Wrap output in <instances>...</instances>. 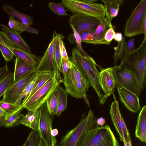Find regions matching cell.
Masks as SVG:
<instances>
[{"label": "cell", "mask_w": 146, "mask_h": 146, "mask_svg": "<svg viewBox=\"0 0 146 146\" xmlns=\"http://www.w3.org/2000/svg\"><path fill=\"white\" fill-rule=\"evenodd\" d=\"M7 64L0 68V81L9 72Z\"/></svg>", "instance_id": "44"}, {"label": "cell", "mask_w": 146, "mask_h": 146, "mask_svg": "<svg viewBox=\"0 0 146 146\" xmlns=\"http://www.w3.org/2000/svg\"><path fill=\"white\" fill-rule=\"evenodd\" d=\"M38 146H48L44 140L40 137V141Z\"/></svg>", "instance_id": "49"}, {"label": "cell", "mask_w": 146, "mask_h": 146, "mask_svg": "<svg viewBox=\"0 0 146 146\" xmlns=\"http://www.w3.org/2000/svg\"><path fill=\"white\" fill-rule=\"evenodd\" d=\"M54 74V72L44 73L38 77L35 82L34 88L31 93L28 96L24 98L21 103L22 106L36 92L52 78Z\"/></svg>", "instance_id": "26"}, {"label": "cell", "mask_w": 146, "mask_h": 146, "mask_svg": "<svg viewBox=\"0 0 146 146\" xmlns=\"http://www.w3.org/2000/svg\"><path fill=\"white\" fill-rule=\"evenodd\" d=\"M116 88L120 101L127 110L134 113L140 111L141 108L137 94L118 85Z\"/></svg>", "instance_id": "16"}, {"label": "cell", "mask_w": 146, "mask_h": 146, "mask_svg": "<svg viewBox=\"0 0 146 146\" xmlns=\"http://www.w3.org/2000/svg\"><path fill=\"white\" fill-rule=\"evenodd\" d=\"M104 3L105 10V19L111 27H112L111 21L118 14L120 5L123 2V0H102Z\"/></svg>", "instance_id": "20"}, {"label": "cell", "mask_w": 146, "mask_h": 146, "mask_svg": "<svg viewBox=\"0 0 146 146\" xmlns=\"http://www.w3.org/2000/svg\"><path fill=\"white\" fill-rule=\"evenodd\" d=\"M48 5L50 9L57 14L61 15H68L65 9V6L62 2L55 3L49 2Z\"/></svg>", "instance_id": "37"}, {"label": "cell", "mask_w": 146, "mask_h": 146, "mask_svg": "<svg viewBox=\"0 0 146 146\" xmlns=\"http://www.w3.org/2000/svg\"><path fill=\"white\" fill-rule=\"evenodd\" d=\"M3 7L5 12L13 19L23 23L28 26L33 23V18L27 15L20 12L7 4L3 5Z\"/></svg>", "instance_id": "24"}, {"label": "cell", "mask_w": 146, "mask_h": 146, "mask_svg": "<svg viewBox=\"0 0 146 146\" xmlns=\"http://www.w3.org/2000/svg\"><path fill=\"white\" fill-rule=\"evenodd\" d=\"M14 83L13 73L9 72L0 81V97Z\"/></svg>", "instance_id": "32"}, {"label": "cell", "mask_w": 146, "mask_h": 146, "mask_svg": "<svg viewBox=\"0 0 146 146\" xmlns=\"http://www.w3.org/2000/svg\"><path fill=\"white\" fill-rule=\"evenodd\" d=\"M110 27H112L110 26L105 18L103 20L101 21L95 32L93 33V40L88 42L87 43L94 44H110V43L105 40L104 36L106 31Z\"/></svg>", "instance_id": "23"}, {"label": "cell", "mask_w": 146, "mask_h": 146, "mask_svg": "<svg viewBox=\"0 0 146 146\" xmlns=\"http://www.w3.org/2000/svg\"><path fill=\"white\" fill-rule=\"evenodd\" d=\"M40 137L38 130H32L25 142L26 146H38Z\"/></svg>", "instance_id": "36"}, {"label": "cell", "mask_w": 146, "mask_h": 146, "mask_svg": "<svg viewBox=\"0 0 146 146\" xmlns=\"http://www.w3.org/2000/svg\"><path fill=\"white\" fill-rule=\"evenodd\" d=\"M79 33L84 32L94 33L101 23L98 19L90 16L82 14H74L68 20Z\"/></svg>", "instance_id": "10"}, {"label": "cell", "mask_w": 146, "mask_h": 146, "mask_svg": "<svg viewBox=\"0 0 146 146\" xmlns=\"http://www.w3.org/2000/svg\"><path fill=\"white\" fill-rule=\"evenodd\" d=\"M146 19V0H142L133 11L127 21L124 30L125 36L130 37L140 34L141 27Z\"/></svg>", "instance_id": "7"}, {"label": "cell", "mask_w": 146, "mask_h": 146, "mask_svg": "<svg viewBox=\"0 0 146 146\" xmlns=\"http://www.w3.org/2000/svg\"><path fill=\"white\" fill-rule=\"evenodd\" d=\"M58 34L56 31L53 33L50 42L36 68V72H54V56Z\"/></svg>", "instance_id": "13"}, {"label": "cell", "mask_w": 146, "mask_h": 146, "mask_svg": "<svg viewBox=\"0 0 146 146\" xmlns=\"http://www.w3.org/2000/svg\"><path fill=\"white\" fill-rule=\"evenodd\" d=\"M120 66L131 71L136 78L139 96L146 85V38L137 49L121 60Z\"/></svg>", "instance_id": "1"}, {"label": "cell", "mask_w": 146, "mask_h": 146, "mask_svg": "<svg viewBox=\"0 0 146 146\" xmlns=\"http://www.w3.org/2000/svg\"><path fill=\"white\" fill-rule=\"evenodd\" d=\"M63 80H58L54 73L52 78L36 92L22 106V108L28 111L38 109L44 103L47 98Z\"/></svg>", "instance_id": "6"}, {"label": "cell", "mask_w": 146, "mask_h": 146, "mask_svg": "<svg viewBox=\"0 0 146 146\" xmlns=\"http://www.w3.org/2000/svg\"><path fill=\"white\" fill-rule=\"evenodd\" d=\"M39 112L38 109L28 111L23 115L20 122V124L29 127L33 130H39Z\"/></svg>", "instance_id": "25"}, {"label": "cell", "mask_w": 146, "mask_h": 146, "mask_svg": "<svg viewBox=\"0 0 146 146\" xmlns=\"http://www.w3.org/2000/svg\"><path fill=\"white\" fill-rule=\"evenodd\" d=\"M58 91L56 88L49 96L46 102L48 111L52 116L56 115L58 105Z\"/></svg>", "instance_id": "30"}, {"label": "cell", "mask_w": 146, "mask_h": 146, "mask_svg": "<svg viewBox=\"0 0 146 146\" xmlns=\"http://www.w3.org/2000/svg\"><path fill=\"white\" fill-rule=\"evenodd\" d=\"M113 67L103 69L99 72V84L106 98L114 94L116 85L113 74Z\"/></svg>", "instance_id": "15"}, {"label": "cell", "mask_w": 146, "mask_h": 146, "mask_svg": "<svg viewBox=\"0 0 146 146\" xmlns=\"http://www.w3.org/2000/svg\"><path fill=\"white\" fill-rule=\"evenodd\" d=\"M39 122L38 131L42 138L48 146H55L57 140L56 137L51 134L52 123V117L49 113L46 103L39 109Z\"/></svg>", "instance_id": "8"}, {"label": "cell", "mask_w": 146, "mask_h": 146, "mask_svg": "<svg viewBox=\"0 0 146 146\" xmlns=\"http://www.w3.org/2000/svg\"><path fill=\"white\" fill-rule=\"evenodd\" d=\"M58 130L56 129H52L51 131V135L53 137H56V136L58 134Z\"/></svg>", "instance_id": "50"}, {"label": "cell", "mask_w": 146, "mask_h": 146, "mask_svg": "<svg viewBox=\"0 0 146 146\" xmlns=\"http://www.w3.org/2000/svg\"><path fill=\"white\" fill-rule=\"evenodd\" d=\"M123 143L125 146H132L131 138L127 142H124Z\"/></svg>", "instance_id": "51"}, {"label": "cell", "mask_w": 146, "mask_h": 146, "mask_svg": "<svg viewBox=\"0 0 146 146\" xmlns=\"http://www.w3.org/2000/svg\"><path fill=\"white\" fill-rule=\"evenodd\" d=\"M36 67L31 65L22 59L16 57L14 74V83L23 78Z\"/></svg>", "instance_id": "21"}, {"label": "cell", "mask_w": 146, "mask_h": 146, "mask_svg": "<svg viewBox=\"0 0 146 146\" xmlns=\"http://www.w3.org/2000/svg\"><path fill=\"white\" fill-rule=\"evenodd\" d=\"M70 26L73 31L72 34L74 38V44H76V46L78 50L82 53V54L84 56L88 57H90L88 54L84 50L82 46V40L79 34L76 30L74 27L72 25H70Z\"/></svg>", "instance_id": "38"}, {"label": "cell", "mask_w": 146, "mask_h": 146, "mask_svg": "<svg viewBox=\"0 0 146 146\" xmlns=\"http://www.w3.org/2000/svg\"><path fill=\"white\" fill-rule=\"evenodd\" d=\"M36 72L33 71L17 82L13 83L3 95L2 100L13 104H15L21 94L29 84L34 77Z\"/></svg>", "instance_id": "12"}, {"label": "cell", "mask_w": 146, "mask_h": 146, "mask_svg": "<svg viewBox=\"0 0 146 146\" xmlns=\"http://www.w3.org/2000/svg\"><path fill=\"white\" fill-rule=\"evenodd\" d=\"M135 39L132 38L125 42V47L128 54L131 53L135 50L134 46Z\"/></svg>", "instance_id": "42"}, {"label": "cell", "mask_w": 146, "mask_h": 146, "mask_svg": "<svg viewBox=\"0 0 146 146\" xmlns=\"http://www.w3.org/2000/svg\"><path fill=\"white\" fill-rule=\"evenodd\" d=\"M22 110L10 115L6 119L4 125L6 127H10L20 124V121L24 115L21 113Z\"/></svg>", "instance_id": "34"}, {"label": "cell", "mask_w": 146, "mask_h": 146, "mask_svg": "<svg viewBox=\"0 0 146 146\" xmlns=\"http://www.w3.org/2000/svg\"><path fill=\"white\" fill-rule=\"evenodd\" d=\"M6 119L5 117L0 115V127L4 125Z\"/></svg>", "instance_id": "48"}, {"label": "cell", "mask_w": 146, "mask_h": 146, "mask_svg": "<svg viewBox=\"0 0 146 146\" xmlns=\"http://www.w3.org/2000/svg\"><path fill=\"white\" fill-rule=\"evenodd\" d=\"M22 146H26V142H25L24 144H23V145Z\"/></svg>", "instance_id": "53"}, {"label": "cell", "mask_w": 146, "mask_h": 146, "mask_svg": "<svg viewBox=\"0 0 146 146\" xmlns=\"http://www.w3.org/2000/svg\"><path fill=\"white\" fill-rule=\"evenodd\" d=\"M58 34L56 38V44L54 56V70L57 79L58 80H63L61 77L60 73L62 69V58L60 54L59 45V36Z\"/></svg>", "instance_id": "27"}, {"label": "cell", "mask_w": 146, "mask_h": 146, "mask_svg": "<svg viewBox=\"0 0 146 146\" xmlns=\"http://www.w3.org/2000/svg\"><path fill=\"white\" fill-rule=\"evenodd\" d=\"M94 0H62L65 7L74 14H82L96 17L100 21L105 17L104 5Z\"/></svg>", "instance_id": "4"}, {"label": "cell", "mask_w": 146, "mask_h": 146, "mask_svg": "<svg viewBox=\"0 0 146 146\" xmlns=\"http://www.w3.org/2000/svg\"><path fill=\"white\" fill-rule=\"evenodd\" d=\"M0 106L6 112L9 113H13L21 110H23L21 103L19 104H13L0 101Z\"/></svg>", "instance_id": "35"}, {"label": "cell", "mask_w": 146, "mask_h": 146, "mask_svg": "<svg viewBox=\"0 0 146 146\" xmlns=\"http://www.w3.org/2000/svg\"><path fill=\"white\" fill-rule=\"evenodd\" d=\"M9 28L21 34L23 31L37 34L38 32L36 29L30 26H27L22 23L17 21L10 17L8 22Z\"/></svg>", "instance_id": "28"}, {"label": "cell", "mask_w": 146, "mask_h": 146, "mask_svg": "<svg viewBox=\"0 0 146 146\" xmlns=\"http://www.w3.org/2000/svg\"><path fill=\"white\" fill-rule=\"evenodd\" d=\"M71 69L74 77L76 89L81 98L83 99L90 107L89 101L87 98V92L91 86L79 69L72 62Z\"/></svg>", "instance_id": "18"}, {"label": "cell", "mask_w": 146, "mask_h": 146, "mask_svg": "<svg viewBox=\"0 0 146 146\" xmlns=\"http://www.w3.org/2000/svg\"><path fill=\"white\" fill-rule=\"evenodd\" d=\"M63 36L60 34L59 36V45L60 51L63 59L69 60L63 40Z\"/></svg>", "instance_id": "40"}, {"label": "cell", "mask_w": 146, "mask_h": 146, "mask_svg": "<svg viewBox=\"0 0 146 146\" xmlns=\"http://www.w3.org/2000/svg\"><path fill=\"white\" fill-rule=\"evenodd\" d=\"M58 91V105L56 115L59 116L67 107L68 93L62 86H58L57 87Z\"/></svg>", "instance_id": "29"}, {"label": "cell", "mask_w": 146, "mask_h": 146, "mask_svg": "<svg viewBox=\"0 0 146 146\" xmlns=\"http://www.w3.org/2000/svg\"><path fill=\"white\" fill-rule=\"evenodd\" d=\"M136 137L142 142H146V106L141 110L138 115L135 133Z\"/></svg>", "instance_id": "22"}, {"label": "cell", "mask_w": 146, "mask_h": 146, "mask_svg": "<svg viewBox=\"0 0 146 146\" xmlns=\"http://www.w3.org/2000/svg\"><path fill=\"white\" fill-rule=\"evenodd\" d=\"M122 35L120 33H115L113 39L116 41L119 42L122 39Z\"/></svg>", "instance_id": "45"}, {"label": "cell", "mask_w": 146, "mask_h": 146, "mask_svg": "<svg viewBox=\"0 0 146 146\" xmlns=\"http://www.w3.org/2000/svg\"><path fill=\"white\" fill-rule=\"evenodd\" d=\"M13 114V113H9L6 112L0 106V115L5 116L6 118V119Z\"/></svg>", "instance_id": "47"}, {"label": "cell", "mask_w": 146, "mask_h": 146, "mask_svg": "<svg viewBox=\"0 0 146 146\" xmlns=\"http://www.w3.org/2000/svg\"><path fill=\"white\" fill-rule=\"evenodd\" d=\"M0 43L2 44H4V43L2 41V40L1 38H0Z\"/></svg>", "instance_id": "52"}, {"label": "cell", "mask_w": 146, "mask_h": 146, "mask_svg": "<svg viewBox=\"0 0 146 146\" xmlns=\"http://www.w3.org/2000/svg\"><path fill=\"white\" fill-rule=\"evenodd\" d=\"M1 29L10 40L20 48L31 52L28 44L21 37L20 34L3 24H1Z\"/></svg>", "instance_id": "19"}, {"label": "cell", "mask_w": 146, "mask_h": 146, "mask_svg": "<svg viewBox=\"0 0 146 146\" xmlns=\"http://www.w3.org/2000/svg\"><path fill=\"white\" fill-rule=\"evenodd\" d=\"M81 38L82 42L87 43L93 39V33L84 32L79 34Z\"/></svg>", "instance_id": "43"}, {"label": "cell", "mask_w": 146, "mask_h": 146, "mask_svg": "<svg viewBox=\"0 0 146 146\" xmlns=\"http://www.w3.org/2000/svg\"><path fill=\"white\" fill-rule=\"evenodd\" d=\"M96 122L98 125L102 127L105 124V119L103 117H100L97 119Z\"/></svg>", "instance_id": "46"}, {"label": "cell", "mask_w": 146, "mask_h": 146, "mask_svg": "<svg viewBox=\"0 0 146 146\" xmlns=\"http://www.w3.org/2000/svg\"><path fill=\"white\" fill-rule=\"evenodd\" d=\"M115 32L113 27H110L106 31L104 36V39L107 42L110 43L113 39Z\"/></svg>", "instance_id": "41"}, {"label": "cell", "mask_w": 146, "mask_h": 146, "mask_svg": "<svg viewBox=\"0 0 146 146\" xmlns=\"http://www.w3.org/2000/svg\"><path fill=\"white\" fill-rule=\"evenodd\" d=\"M44 73L36 72L33 79L27 86L23 92L15 103V104H19L23 99L28 96L31 92L34 86L35 82L38 77Z\"/></svg>", "instance_id": "33"}, {"label": "cell", "mask_w": 146, "mask_h": 146, "mask_svg": "<svg viewBox=\"0 0 146 146\" xmlns=\"http://www.w3.org/2000/svg\"><path fill=\"white\" fill-rule=\"evenodd\" d=\"M72 62L79 69L90 86L94 90L98 97L99 103L103 105L107 100L104 95L102 93L99 84V72L96 66L97 64L91 57L84 56L75 47L72 50Z\"/></svg>", "instance_id": "2"}, {"label": "cell", "mask_w": 146, "mask_h": 146, "mask_svg": "<svg viewBox=\"0 0 146 146\" xmlns=\"http://www.w3.org/2000/svg\"><path fill=\"white\" fill-rule=\"evenodd\" d=\"M0 50L6 61H9L13 58V53L4 44H3L0 43Z\"/></svg>", "instance_id": "39"}, {"label": "cell", "mask_w": 146, "mask_h": 146, "mask_svg": "<svg viewBox=\"0 0 146 146\" xmlns=\"http://www.w3.org/2000/svg\"><path fill=\"white\" fill-rule=\"evenodd\" d=\"M0 37L4 44L12 52L16 57L19 58L31 65L37 66L41 59L40 56H37L20 48L13 43L2 31H0Z\"/></svg>", "instance_id": "14"}, {"label": "cell", "mask_w": 146, "mask_h": 146, "mask_svg": "<svg viewBox=\"0 0 146 146\" xmlns=\"http://www.w3.org/2000/svg\"><path fill=\"white\" fill-rule=\"evenodd\" d=\"M74 146H119L118 142L107 124L94 128L83 133Z\"/></svg>", "instance_id": "3"}, {"label": "cell", "mask_w": 146, "mask_h": 146, "mask_svg": "<svg viewBox=\"0 0 146 146\" xmlns=\"http://www.w3.org/2000/svg\"><path fill=\"white\" fill-rule=\"evenodd\" d=\"M113 67V74L116 86L135 93L139 96L137 83L134 74L127 69L119 65Z\"/></svg>", "instance_id": "9"}, {"label": "cell", "mask_w": 146, "mask_h": 146, "mask_svg": "<svg viewBox=\"0 0 146 146\" xmlns=\"http://www.w3.org/2000/svg\"><path fill=\"white\" fill-rule=\"evenodd\" d=\"M72 62L70 60L62 59V73L63 76V84L65 90L72 97L79 99L81 98L76 89L74 79L71 69Z\"/></svg>", "instance_id": "17"}, {"label": "cell", "mask_w": 146, "mask_h": 146, "mask_svg": "<svg viewBox=\"0 0 146 146\" xmlns=\"http://www.w3.org/2000/svg\"><path fill=\"white\" fill-rule=\"evenodd\" d=\"M97 119L93 111L90 110L87 115H83L77 125L67 133L55 146H74L83 133L97 125Z\"/></svg>", "instance_id": "5"}, {"label": "cell", "mask_w": 146, "mask_h": 146, "mask_svg": "<svg viewBox=\"0 0 146 146\" xmlns=\"http://www.w3.org/2000/svg\"><path fill=\"white\" fill-rule=\"evenodd\" d=\"M125 36L123 37L122 40L118 42L117 46L113 48L115 52L113 56V58L115 66L119 60H121L126 54H127L125 47Z\"/></svg>", "instance_id": "31"}, {"label": "cell", "mask_w": 146, "mask_h": 146, "mask_svg": "<svg viewBox=\"0 0 146 146\" xmlns=\"http://www.w3.org/2000/svg\"><path fill=\"white\" fill-rule=\"evenodd\" d=\"M114 99L112 103L110 114L115 130L119 136V140L123 143L127 142L131 138L130 133L121 116L119 103L115 96L113 94Z\"/></svg>", "instance_id": "11"}]
</instances>
